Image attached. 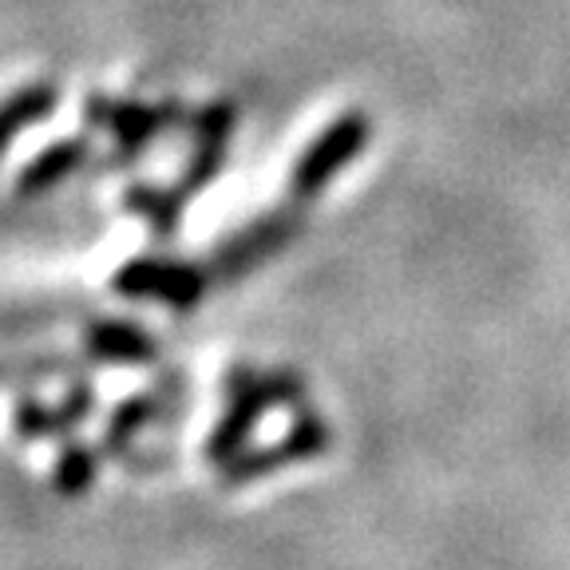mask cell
<instances>
[{
	"label": "cell",
	"mask_w": 570,
	"mask_h": 570,
	"mask_svg": "<svg viewBox=\"0 0 570 570\" xmlns=\"http://www.w3.org/2000/svg\"><path fill=\"white\" fill-rule=\"evenodd\" d=\"M368 142V119L365 116H341L330 131L313 142L309 151L297 159L294 175H289V187L297 198H313L330 187L333 178L348 167V163L361 155V147Z\"/></svg>",
	"instance_id": "cell-1"
},
{
	"label": "cell",
	"mask_w": 570,
	"mask_h": 570,
	"mask_svg": "<svg viewBox=\"0 0 570 570\" xmlns=\"http://www.w3.org/2000/svg\"><path fill=\"white\" fill-rule=\"evenodd\" d=\"M330 448V428L321 416H309L302 412L297 424L277 440L274 448H254V452H238L234 460L223 463L226 472V483L238 488V483H249V480H262V475L277 472L282 463H297V460H309V455H321Z\"/></svg>",
	"instance_id": "cell-2"
},
{
	"label": "cell",
	"mask_w": 570,
	"mask_h": 570,
	"mask_svg": "<svg viewBox=\"0 0 570 570\" xmlns=\"http://www.w3.org/2000/svg\"><path fill=\"white\" fill-rule=\"evenodd\" d=\"M297 234V214H269V218H258L254 226L238 230L223 249H218V274L223 277H242L254 266L274 254L282 242H289Z\"/></svg>",
	"instance_id": "cell-3"
},
{
	"label": "cell",
	"mask_w": 570,
	"mask_h": 570,
	"mask_svg": "<svg viewBox=\"0 0 570 570\" xmlns=\"http://www.w3.org/2000/svg\"><path fill=\"white\" fill-rule=\"evenodd\" d=\"M119 294L135 297H163L170 305H195L203 294V274L190 266H170V262H135L119 274Z\"/></svg>",
	"instance_id": "cell-4"
},
{
	"label": "cell",
	"mask_w": 570,
	"mask_h": 570,
	"mask_svg": "<svg viewBox=\"0 0 570 570\" xmlns=\"http://www.w3.org/2000/svg\"><path fill=\"white\" fill-rule=\"evenodd\" d=\"M52 107H56V91L48 88V83L24 88V91H17L9 104H0V151L17 139L20 127H28L32 119H45Z\"/></svg>",
	"instance_id": "cell-5"
},
{
	"label": "cell",
	"mask_w": 570,
	"mask_h": 570,
	"mask_svg": "<svg viewBox=\"0 0 570 570\" xmlns=\"http://www.w3.org/2000/svg\"><path fill=\"white\" fill-rule=\"evenodd\" d=\"M91 353L107 356V361H151V341L142 337L135 325H124V321H107V325H96L88 333Z\"/></svg>",
	"instance_id": "cell-6"
},
{
	"label": "cell",
	"mask_w": 570,
	"mask_h": 570,
	"mask_svg": "<svg viewBox=\"0 0 570 570\" xmlns=\"http://www.w3.org/2000/svg\"><path fill=\"white\" fill-rule=\"evenodd\" d=\"M88 111H99V116H107V124H111V131H116L119 139L127 142V151H135V147H142V142H147L155 131H159L163 119H167V111H155V107H139V104H127V107H104V104H91Z\"/></svg>",
	"instance_id": "cell-7"
},
{
	"label": "cell",
	"mask_w": 570,
	"mask_h": 570,
	"mask_svg": "<svg viewBox=\"0 0 570 570\" xmlns=\"http://www.w3.org/2000/svg\"><path fill=\"white\" fill-rule=\"evenodd\" d=\"M80 159H83V142H60V147H48V151L40 155L24 175H20V190L56 187L63 175H71V170L80 167Z\"/></svg>",
	"instance_id": "cell-8"
},
{
	"label": "cell",
	"mask_w": 570,
	"mask_h": 570,
	"mask_svg": "<svg viewBox=\"0 0 570 570\" xmlns=\"http://www.w3.org/2000/svg\"><path fill=\"white\" fill-rule=\"evenodd\" d=\"M96 472H99V455L91 452V448L71 444V448H63L60 463H56V488H60L63 495H83V491L96 483Z\"/></svg>",
	"instance_id": "cell-9"
},
{
	"label": "cell",
	"mask_w": 570,
	"mask_h": 570,
	"mask_svg": "<svg viewBox=\"0 0 570 570\" xmlns=\"http://www.w3.org/2000/svg\"><path fill=\"white\" fill-rule=\"evenodd\" d=\"M151 420V401H131V404H124V409L111 416V424H107V448L111 452H119V448L127 444V440L139 432L142 424Z\"/></svg>",
	"instance_id": "cell-10"
},
{
	"label": "cell",
	"mask_w": 570,
	"mask_h": 570,
	"mask_svg": "<svg viewBox=\"0 0 570 570\" xmlns=\"http://www.w3.org/2000/svg\"><path fill=\"white\" fill-rule=\"evenodd\" d=\"M234 131V107L214 104L198 116V147H223V139Z\"/></svg>",
	"instance_id": "cell-11"
},
{
	"label": "cell",
	"mask_w": 570,
	"mask_h": 570,
	"mask_svg": "<svg viewBox=\"0 0 570 570\" xmlns=\"http://www.w3.org/2000/svg\"><path fill=\"white\" fill-rule=\"evenodd\" d=\"M17 432L20 436H32V440H40V436H52L56 432V416L45 409V404H20L17 409Z\"/></svg>",
	"instance_id": "cell-12"
},
{
	"label": "cell",
	"mask_w": 570,
	"mask_h": 570,
	"mask_svg": "<svg viewBox=\"0 0 570 570\" xmlns=\"http://www.w3.org/2000/svg\"><path fill=\"white\" fill-rule=\"evenodd\" d=\"M88 412H91V389H83V384H80V389H71L68 401H63L60 409L52 412V416H56V432H71V428L80 424Z\"/></svg>",
	"instance_id": "cell-13"
}]
</instances>
